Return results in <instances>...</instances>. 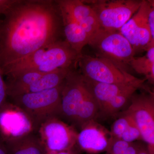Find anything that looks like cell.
Returning a JSON list of instances; mask_svg holds the SVG:
<instances>
[{
	"instance_id": "obj_1",
	"label": "cell",
	"mask_w": 154,
	"mask_h": 154,
	"mask_svg": "<svg viewBox=\"0 0 154 154\" xmlns=\"http://www.w3.org/2000/svg\"><path fill=\"white\" fill-rule=\"evenodd\" d=\"M1 21L2 70L60 40L62 21L55 1L17 0Z\"/></svg>"
},
{
	"instance_id": "obj_2",
	"label": "cell",
	"mask_w": 154,
	"mask_h": 154,
	"mask_svg": "<svg viewBox=\"0 0 154 154\" xmlns=\"http://www.w3.org/2000/svg\"><path fill=\"white\" fill-rule=\"evenodd\" d=\"M81 56L65 40H59L7 67L3 73L7 76L27 71L48 73L60 69H74Z\"/></svg>"
},
{
	"instance_id": "obj_3",
	"label": "cell",
	"mask_w": 154,
	"mask_h": 154,
	"mask_svg": "<svg viewBox=\"0 0 154 154\" xmlns=\"http://www.w3.org/2000/svg\"><path fill=\"white\" fill-rule=\"evenodd\" d=\"M63 83L50 90L9 98L11 102L20 107L29 116L37 132L38 127L45 121L52 117L60 116Z\"/></svg>"
},
{
	"instance_id": "obj_4",
	"label": "cell",
	"mask_w": 154,
	"mask_h": 154,
	"mask_svg": "<svg viewBox=\"0 0 154 154\" xmlns=\"http://www.w3.org/2000/svg\"><path fill=\"white\" fill-rule=\"evenodd\" d=\"M97 57L109 61L125 71L136 53L132 46L119 31L100 29L89 41Z\"/></svg>"
},
{
	"instance_id": "obj_5",
	"label": "cell",
	"mask_w": 154,
	"mask_h": 154,
	"mask_svg": "<svg viewBox=\"0 0 154 154\" xmlns=\"http://www.w3.org/2000/svg\"><path fill=\"white\" fill-rule=\"evenodd\" d=\"M96 14L100 29L119 31L122 27L138 11L140 0L83 1Z\"/></svg>"
},
{
	"instance_id": "obj_6",
	"label": "cell",
	"mask_w": 154,
	"mask_h": 154,
	"mask_svg": "<svg viewBox=\"0 0 154 154\" xmlns=\"http://www.w3.org/2000/svg\"><path fill=\"white\" fill-rule=\"evenodd\" d=\"M37 136L46 153L64 151L76 146L78 132L59 117L49 119L38 127Z\"/></svg>"
},
{
	"instance_id": "obj_7",
	"label": "cell",
	"mask_w": 154,
	"mask_h": 154,
	"mask_svg": "<svg viewBox=\"0 0 154 154\" xmlns=\"http://www.w3.org/2000/svg\"><path fill=\"white\" fill-rule=\"evenodd\" d=\"M81 74L88 79L104 84H123L140 81L128 72L105 59L82 55L78 63Z\"/></svg>"
},
{
	"instance_id": "obj_8",
	"label": "cell",
	"mask_w": 154,
	"mask_h": 154,
	"mask_svg": "<svg viewBox=\"0 0 154 154\" xmlns=\"http://www.w3.org/2000/svg\"><path fill=\"white\" fill-rule=\"evenodd\" d=\"M130 104L123 111L133 119L146 144L150 154H154V94L152 91L134 94Z\"/></svg>"
},
{
	"instance_id": "obj_9",
	"label": "cell",
	"mask_w": 154,
	"mask_h": 154,
	"mask_svg": "<svg viewBox=\"0 0 154 154\" xmlns=\"http://www.w3.org/2000/svg\"><path fill=\"white\" fill-rule=\"evenodd\" d=\"M36 133L33 122L20 107L8 101L0 108V140L4 144Z\"/></svg>"
},
{
	"instance_id": "obj_10",
	"label": "cell",
	"mask_w": 154,
	"mask_h": 154,
	"mask_svg": "<svg viewBox=\"0 0 154 154\" xmlns=\"http://www.w3.org/2000/svg\"><path fill=\"white\" fill-rule=\"evenodd\" d=\"M88 88L86 78L73 69L71 70L64 80L62 91L60 116L75 125Z\"/></svg>"
},
{
	"instance_id": "obj_11",
	"label": "cell",
	"mask_w": 154,
	"mask_h": 154,
	"mask_svg": "<svg viewBox=\"0 0 154 154\" xmlns=\"http://www.w3.org/2000/svg\"><path fill=\"white\" fill-rule=\"evenodd\" d=\"M150 7V0H142L136 13L119 30L131 45L135 53L139 51H146L149 46L154 45L152 42L148 23Z\"/></svg>"
},
{
	"instance_id": "obj_12",
	"label": "cell",
	"mask_w": 154,
	"mask_h": 154,
	"mask_svg": "<svg viewBox=\"0 0 154 154\" xmlns=\"http://www.w3.org/2000/svg\"><path fill=\"white\" fill-rule=\"evenodd\" d=\"M80 129L76 146L79 150L90 154H98L107 151L113 143L110 131L96 120L88 122Z\"/></svg>"
},
{
	"instance_id": "obj_13",
	"label": "cell",
	"mask_w": 154,
	"mask_h": 154,
	"mask_svg": "<svg viewBox=\"0 0 154 154\" xmlns=\"http://www.w3.org/2000/svg\"><path fill=\"white\" fill-rule=\"evenodd\" d=\"M57 5L69 12L90 37L100 29L98 19L93 9L80 0H58Z\"/></svg>"
},
{
	"instance_id": "obj_14",
	"label": "cell",
	"mask_w": 154,
	"mask_h": 154,
	"mask_svg": "<svg viewBox=\"0 0 154 154\" xmlns=\"http://www.w3.org/2000/svg\"><path fill=\"white\" fill-rule=\"evenodd\" d=\"M86 79L98 102L99 112L110 100L122 93L134 89H143L146 91H150L144 85L145 79L137 82L113 84L96 82Z\"/></svg>"
},
{
	"instance_id": "obj_15",
	"label": "cell",
	"mask_w": 154,
	"mask_h": 154,
	"mask_svg": "<svg viewBox=\"0 0 154 154\" xmlns=\"http://www.w3.org/2000/svg\"><path fill=\"white\" fill-rule=\"evenodd\" d=\"M58 7L63 26L65 41L81 56L82 55L83 48L89 44L90 36L69 12L63 8Z\"/></svg>"
},
{
	"instance_id": "obj_16",
	"label": "cell",
	"mask_w": 154,
	"mask_h": 154,
	"mask_svg": "<svg viewBox=\"0 0 154 154\" xmlns=\"http://www.w3.org/2000/svg\"><path fill=\"white\" fill-rule=\"evenodd\" d=\"M73 69H61L45 74L32 85L22 91L20 95L36 93L56 88L63 82L69 72Z\"/></svg>"
},
{
	"instance_id": "obj_17",
	"label": "cell",
	"mask_w": 154,
	"mask_h": 154,
	"mask_svg": "<svg viewBox=\"0 0 154 154\" xmlns=\"http://www.w3.org/2000/svg\"><path fill=\"white\" fill-rule=\"evenodd\" d=\"M5 145L8 154H46L35 134Z\"/></svg>"
},
{
	"instance_id": "obj_18",
	"label": "cell",
	"mask_w": 154,
	"mask_h": 154,
	"mask_svg": "<svg viewBox=\"0 0 154 154\" xmlns=\"http://www.w3.org/2000/svg\"><path fill=\"white\" fill-rule=\"evenodd\" d=\"M88 84V91L79 108L75 123L80 128L88 122L96 120L99 115V105Z\"/></svg>"
},
{
	"instance_id": "obj_19",
	"label": "cell",
	"mask_w": 154,
	"mask_h": 154,
	"mask_svg": "<svg viewBox=\"0 0 154 154\" xmlns=\"http://www.w3.org/2000/svg\"><path fill=\"white\" fill-rule=\"evenodd\" d=\"M146 54L140 57H134L130 66L137 72L143 75L151 84L154 83V45L149 47Z\"/></svg>"
},
{
	"instance_id": "obj_20",
	"label": "cell",
	"mask_w": 154,
	"mask_h": 154,
	"mask_svg": "<svg viewBox=\"0 0 154 154\" xmlns=\"http://www.w3.org/2000/svg\"><path fill=\"white\" fill-rule=\"evenodd\" d=\"M137 91V90L134 89L117 95L106 104L99 112V114L105 117H111L118 115L119 112L130 101L133 95Z\"/></svg>"
},
{
	"instance_id": "obj_21",
	"label": "cell",
	"mask_w": 154,
	"mask_h": 154,
	"mask_svg": "<svg viewBox=\"0 0 154 154\" xmlns=\"http://www.w3.org/2000/svg\"><path fill=\"white\" fill-rule=\"evenodd\" d=\"M131 117L122 112L117 119L114 122L110 131L113 140H120L122 136L129 125Z\"/></svg>"
},
{
	"instance_id": "obj_22",
	"label": "cell",
	"mask_w": 154,
	"mask_h": 154,
	"mask_svg": "<svg viewBox=\"0 0 154 154\" xmlns=\"http://www.w3.org/2000/svg\"><path fill=\"white\" fill-rule=\"evenodd\" d=\"M131 118L129 125L120 139L130 143L137 140H142L140 131L131 117Z\"/></svg>"
},
{
	"instance_id": "obj_23",
	"label": "cell",
	"mask_w": 154,
	"mask_h": 154,
	"mask_svg": "<svg viewBox=\"0 0 154 154\" xmlns=\"http://www.w3.org/2000/svg\"><path fill=\"white\" fill-rule=\"evenodd\" d=\"M131 143L121 140H115L105 154H123Z\"/></svg>"
},
{
	"instance_id": "obj_24",
	"label": "cell",
	"mask_w": 154,
	"mask_h": 154,
	"mask_svg": "<svg viewBox=\"0 0 154 154\" xmlns=\"http://www.w3.org/2000/svg\"><path fill=\"white\" fill-rule=\"evenodd\" d=\"M4 73L0 66V108L8 101V95Z\"/></svg>"
},
{
	"instance_id": "obj_25",
	"label": "cell",
	"mask_w": 154,
	"mask_h": 154,
	"mask_svg": "<svg viewBox=\"0 0 154 154\" xmlns=\"http://www.w3.org/2000/svg\"><path fill=\"white\" fill-rule=\"evenodd\" d=\"M150 7L148 18V23L151 35L152 42L154 44V1L150 0Z\"/></svg>"
},
{
	"instance_id": "obj_26",
	"label": "cell",
	"mask_w": 154,
	"mask_h": 154,
	"mask_svg": "<svg viewBox=\"0 0 154 154\" xmlns=\"http://www.w3.org/2000/svg\"><path fill=\"white\" fill-rule=\"evenodd\" d=\"M17 0H0V16H5Z\"/></svg>"
},
{
	"instance_id": "obj_27",
	"label": "cell",
	"mask_w": 154,
	"mask_h": 154,
	"mask_svg": "<svg viewBox=\"0 0 154 154\" xmlns=\"http://www.w3.org/2000/svg\"><path fill=\"white\" fill-rule=\"evenodd\" d=\"M145 145L138 142L132 143L123 154H138Z\"/></svg>"
},
{
	"instance_id": "obj_28",
	"label": "cell",
	"mask_w": 154,
	"mask_h": 154,
	"mask_svg": "<svg viewBox=\"0 0 154 154\" xmlns=\"http://www.w3.org/2000/svg\"><path fill=\"white\" fill-rule=\"evenodd\" d=\"M46 154H80L79 150L77 148L76 146L70 149L64 151L59 152H47Z\"/></svg>"
},
{
	"instance_id": "obj_29",
	"label": "cell",
	"mask_w": 154,
	"mask_h": 154,
	"mask_svg": "<svg viewBox=\"0 0 154 154\" xmlns=\"http://www.w3.org/2000/svg\"><path fill=\"white\" fill-rule=\"evenodd\" d=\"M0 154H8L5 144L0 140Z\"/></svg>"
},
{
	"instance_id": "obj_30",
	"label": "cell",
	"mask_w": 154,
	"mask_h": 154,
	"mask_svg": "<svg viewBox=\"0 0 154 154\" xmlns=\"http://www.w3.org/2000/svg\"><path fill=\"white\" fill-rule=\"evenodd\" d=\"M138 154H150L148 150L146 145L144 146Z\"/></svg>"
},
{
	"instance_id": "obj_31",
	"label": "cell",
	"mask_w": 154,
	"mask_h": 154,
	"mask_svg": "<svg viewBox=\"0 0 154 154\" xmlns=\"http://www.w3.org/2000/svg\"><path fill=\"white\" fill-rule=\"evenodd\" d=\"M1 21H0V26H1Z\"/></svg>"
}]
</instances>
